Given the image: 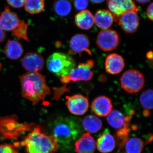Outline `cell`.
Segmentation results:
<instances>
[{
  "mask_svg": "<svg viewBox=\"0 0 153 153\" xmlns=\"http://www.w3.org/2000/svg\"><path fill=\"white\" fill-rule=\"evenodd\" d=\"M96 41L97 45L100 49L104 52H108L117 49L120 39L116 31L107 29L98 33Z\"/></svg>",
  "mask_w": 153,
  "mask_h": 153,
  "instance_id": "8",
  "label": "cell"
},
{
  "mask_svg": "<svg viewBox=\"0 0 153 153\" xmlns=\"http://www.w3.org/2000/svg\"><path fill=\"white\" fill-rule=\"evenodd\" d=\"M47 66L50 72L62 77L69 75L76 67V63L70 55L62 52H55L48 57Z\"/></svg>",
  "mask_w": 153,
  "mask_h": 153,
  "instance_id": "5",
  "label": "cell"
},
{
  "mask_svg": "<svg viewBox=\"0 0 153 153\" xmlns=\"http://www.w3.org/2000/svg\"><path fill=\"white\" fill-rule=\"evenodd\" d=\"M6 38V34L4 31L0 28V43L3 42Z\"/></svg>",
  "mask_w": 153,
  "mask_h": 153,
  "instance_id": "34",
  "label": "cell"
},
{
  "mask_svg": "<svg viewBox=\"0 0 153 153\" xmlns=\"http://www.w3.org/2000/svg\"><path fill=\"white\" fill-rule=\"evenodd\" d=\"M114 137L109 133H104L98 138L96 143L97 149L102 153L111 152L116 146Z\"/></svg>",
  "mask_w": 153,
  "mask_h": 153,
  "instance_id": "18",
  "label": "cell"
},
{
  "mask_svg": "<svg viewBox=\"0 0 153 153\" xmlns=\"http://www.w3.org/2000/svg\"><path fill=\"white\" fill-rule=\"evenodd\" d=\"M23 51L21 44L15 40H8L4 49L6 56L11 60L19 59L23 55Z\"/></svg>",
  "mask_w": 153,
  "mask_h": 153,
  "instance_id": "21",
  "label": "cell"
},
{
  "mask_svg": "<svg viewBox=\"0 0 153 153\" xmlns=\"http://www.w3.org/2000/svg\"><path fill=\"white\" fill-rule=\"evenodd\" d=\"M21 145L27 153H55L58 148L55 137L44 132L40 126L35 127Z\"/></svg>",
  "mask_w": 153,
  "mask_h": 153,
  "instance_id": "2",
  "label": "cell"
},
{
  "mask_svg": "<svg viewBox=\"0 0 153 153\" xmlns=\"http://www.w3.org/2000/svg\"><path fill=\"white\" fill-rule=\"evenodd\" d=\"M51 127L58 145L63 148L71 146L81 133L78 123L70 117H59L52 123Z\"/></svg>",
  "mask_w": 153,
  "mask_h": 153,
  "instance_id": "3",
  "label": "cell"
},
{
  "mask_svg": "<svg viewBox=\"0 0 153 153\" xmlns=\"http://www.w3.org/2000/svg\"><path fill=\"white\" fill-rule=\"evenodd\" d=\"M120 83L124 90L128 93H135L144 87L145 79L141 72L136 69H129L121 77Z\"/></svg>",
  "mask_w": 153,
  "mask_h": 153,
  "instance_id": "6",
  "label": "cell"
},
{
  "mask_svg": "<svg viewBox=\"0 0 153 153\" xmlns=\"http://www.w3.org/2000/svg\"><path fill=\"white\" fill-rule=\"evenodd\" d=\"M55 13L60 16H66L71 10V3L68 0H55L53 4Z\"/></svg>",
  "mask_w": 153,
  "mask_h": 153,
  "instance_id": "26",
  "label": "cell"
},
{
  "mask_svg": "<svg viewBox=\"0 0 153 153\" xmlns=\"http://www.w3.org/2000/svg\"><path fill=\"white\" fill-rule=\"evenodd\" d=\"M23 97L36 105L51 93L45 76L38 73H28L19 76Z\"/></svg>",
  "mask_w": 153,
  "mask_h": 153,
  "instance_id": "1",
  "label": "cell"
},
{
  "mask_svg": "<svg viewBox=\"0 0 153 153\" xmlns=\"http://www.w3.org/2000/svg\"><path fill=\"white\" fill-rule=\"evenodd\" d=\"M0 153H19L18 149L11 144L0 145Z\"/></svg>",
  "mask_w": 153,
  "mask_h": 153,
  "instance_id": "30",
  "label": "cell"
},
{
  "mask_svg": "<svg viewBox=\"0 0 153 153\" xmlns=\"http://www.w3.org/2000/svg\"><path fill=\"white\" fill-rule=\"evenodd\" d=\"M112 108L111 100L105 96L97 97L91 105L93 112L99 117H106L112 111Z\"/></svg>",
  "mask_w": 153,
  "mask_h": 153,
  "instance_id": "14",
  "label": "cell"
},
{
  "mask_svg": "<svg viewBox=\"0 0 153 153\" xmlns=\"http://www.w3.org/2000/svg\"><path fill=\"white\" fill-rule=\"evenodd\" d=\"M74 20L76 26L83 30H89L94 23V16L88 10L80 11L75 16Z\"/></svg>",
  "mask_w": 153,
  "mask_h": 153,
  "instance_id": "20",
  "label": "cell"
},
{
  "mask_svg": "<svg viewBox=\"0 0 153 153\" xmlns=\"http://www.w3.org/2000/svg\"><path fill=\"white\" fill-rule=\"evenodd\" d=\"M128 116L125 117L120 111L117 110H112L107 116V121L114 128L119 129L123 127L126 124Z\"/></svg>",
  "mask_w": 153,
  "mask_h": 153,
  "instance_id": "24",
  "label": "cell"
},
{
  "mask_svg": "<svg viewBox=\"0 0 153 153\" xmlns=\"http://www.w3.org/2000/svg\"><path fill=\"white\" fill-rule=\"evenodd\" d=\"M107 5L115 21L122 14L130 11H139L134 0H107Z\"/></svg>",
  "mask_w": 153,
  "mask_h": 153,
  "instance_id": "9",
  "label": "cell"
},
{
  "mask_svg": "<svg viewBox=\"0 0 153 153\" xmlns=\"http://www.w3.org/2000/svg\"><path fill=\"white\" fill-rule=\"evenodd\" d=\"M90 1L92 2L95 3V4H100V3L103 2L105 0H90Z\"/></svg>",
  "mask_w": 153,
  "mask_h": 153,
  "instance_id": "36",
  "label": "cell"
},
{
  "mask_svg": "<svg viewBox=\"0 0 153 153\" xmlns=\"http://www.w3.org/2000/svg\"><path fill=\"white\" fill-rule=\"evenodd\" d=\"M94 19L96 26L104 30L110 27L114 21L111 13L105 10H98L96 13Z\"/></svg>",
  "mask_w": 153,
  "mask_h": 153,
  "instance_id": "19",
  "label": "cell"
},
{
  "mask_svg": "<svg viewBox=\"0 0 153 153\" xmlns=\"http://www.w3.org/2000/svg\"><path fill=\"white\" fill-rule=\"evenodd\" d=\"M71 53H78L80 55L83 52H86L91 55L89 48L90 41L86 35L82 34H76L71 38L69 42Z\"/></svg>",
  "mask_w": 153,
  "mask_h": 153,
  "instance_id": "15",
  "label": "cell"
},
{
  "mask_svg": "<svg viewBox=\"0 0 153 153\" xmlns=\"http://www.w3.org/2000/svg\"><path fill=\"white\" fill-rule=\"evenodd\" d=\"M74 146L76 153H94L96 143L91 135L86 133L75 142Z\"/></svg>",
  "mask_w": 153,
  "mask_h": 153,
  "instance_id": "16",
  "label": "cell"
},
{
  "mask_svg": "<svg viewBox=\"0 0 153 153\" xmlns=\"http://www.w3.org/2000/svg\"><path fill=\"white\" fill-rule=\"evenodd\" d=\"M140 102L145 110L153 109V91L148 89L144 91L140 97Z\"/></svg>",
  "mask_w": 153,
  "mask_h": 153,
  "instance_id": "28",
  "label": "cell"
},
{
  "mask_svg": "<svg viewBox=\"0 0 153 153\" xmlns=\"http://www.w3.org/2000/svg\"><path fill=\"white\" fill-rule=\"evenodd\" d=\"M131 117L128 116L126 124L122 128L119 129L115 134L116 143L117 144L118 149L120 151L125 148L126 143L127 142L129 136L130 129L129 128Z\"/></svg>",
  "mask_w": 153,
  "mask_h": 153,
  "instance_id": "23",
  "label": "cell"
},
{
  "mask_svg": "<svg viewBox=\"0 0 153 153\" xmlns=\"http://www.w3.org/2000/svg\"><path fill=\"white\" fill-rule=\"evenodd\" d=\"M29 23H26L24 20H22L19 23V26L15 30H13L12 35L14 37L22 39L26 41H29L27 36V31Z\"/></svg>",
  "mask_w": 153,
  "mask_h": 153,
  "instance_id": "29",
  "label": "cell"
},
{
  "mask_svg": "<svg viewBox=\"0 0 153 153\" xmlns=\"http://www.w3.org/2000/svg\"><path fill=\"white\" fill-rule=\"evenodd\" d=\"M137 2L140 4H146L150 0H136Z\"/></svg>",
  "mask_w": 153,
  "mask_h": 153,
  "instance_id": "37",
  "label": "cell"
},
{
  "mask_svg": "<svg viewBox=\"0 0 153 153\" xmlns=\"http://www.w3.org/2000/svg\"><path fill=\"white\" fill-rule=\"evenodd\" d=\"M66 105L72 114L80 116L87 112L89 107V101L86 97L80 94L66 97Z\"/></svg>",
  "mask_w": 153,
  "mask_h": 153,
  "instance_id": "10",
  "label": "cell"
},
{
  "mask_svg": "<svg viewBox=\"0 0 153 153\" xmlns=\"http://www.w3.org/2000/svg\"><path fill=\"white\" fill-rule=\"evenodd\" d=\"M22 66L29 73H36L42 70L44 60L42 55L36 52H29L24 56L22 61Z\"/></svg>",
  "mask_w": 153,
  "mask_h": 153,
  "instance_id": "12",
  "label": "cell"
},
{
  "mask_svg": "<svg viewBox=\"0 0 153 153\" xmlns=\"http://www.w3.org/2000/svg\"><path fill=\"white\" fill-rule=\"evenodd\" d=\"M146 144V143L140 138H131L128 140L125 146L126 152L141 153Z\"/></svg>",
  "mask_w": 153,
  "mask_h": 153,
  "instance_id": "25",
  "label": "cell"
},
{
  "mask_svg": "<svg viewBox=\"0 0 153 153\" xmlns=\"http://www.w3.org/2000/svg\"><path fill=\"white\" fill-rule=\"evenodd\" d=\"M153 3H151L148 6L146 11L147 16L148 18L151 21H153Z\"/></svg>",
  "mask_w": 153,
  "mask_h": 153,
  "instance_id": "33",
  "label": "cell"
},
{
  "mask_svg": "<svg viewBox=\"0 0 153 153\" xmlns=\"http://www.w3.org/2000/svg\"><path fill=\"white\" fill-rule=\"evenodd\" d=\"M74 6L77 11L84 10L88 5V0H74Z\"/></svg>",
  "mask_w": 153,
  "mask_h": 153,
  "instance_id": "31",
  "label": "cell"
},
{
  "mask_svg": "<svg viewBox=\"0 0 153 153\" xmlns=\"http://www.w3.org/2000/svg\"><path fill=\"white\" fill-rule=\"evenodd\" d=\"M146 57L149 60L152 59L153 58V52L152 51H150L148 52L146 54Z\"/></svg>",
  "mask_w": 153,
  "mask_h": 153,
  "instance_id": "35",
  "label": "cell"
},
{
  "mask_svg": "<svg viewBox=\"0 0 153 153\" xmlns=\"http://www.w3.org/2000/svg\"><path fill=\"white\" fill-rule=\"evenodd\" d=\"M105 66L108 73L111 74H118L124 68V60L120 55L112 53L106 57Z\"/></svg>",
  "mask_w": 153,
  "mask_h": 153,
  "instance_id": "17",
  "label": "cell"
},
{
  "mask_svg": "<svg viewBox=\"0 0 153 153\" xmlns=\"http://www.w3.org/2000/svg\"><path fill=\"white\" fill-rule=\"evenodd\" d=\"M8 4L15 8H20L25 5L26 0H7Z\"/></svg>",
  "mask_w": 153,
  "mask_h": 153,
  "instance_id": "32",
  "label": "cell"
},
{
  "mask_svg": "<svg viewBox=\"0 0 153 153\" xmlns=\"http://www.w3.org/2000/svg\"><path fill=\"white\" fill-rule=\"evenodd\" d=\"M20 22L18 15L12 12L8 6L0 13V28L6 31H13L19 26Z\"/></svg>",
  "mask_w": 153,
  "mask_h": 153,
  "instance_id": "13",
  "label": "cell"
},
{
  "mask_svg": "<svg viewBox=\"0 0 153 153\" xmlns=\"http://www.w3.org/2000/svg\"><path fill=\"white\" fill-rule=\"evenodd\" d=\"M34 125L20 123L15 115L0 117V140L16 139L32 129Z\"/></svg>",
  "mask_w": 153,
  "mask_h": 153,
  "instance_id": "4",
  "label": "cell"
},
{
  "mask_svg": "<svg viewBox=\"0 0 153 153\" xmlns=\"http://www.w3.org/2000/svg\"><path fill=\"white\" fill-rule=\"evenodd\" d=\"M25 5V10L32 15L40 13L45 7L44 0H26Z\"/></svg>",
  "mask_w": 153,
  "mask_h": 153,
  "instance_id": "27",
  "label": "cell"
},
{
  "mask_svg": "<svg viewBox=\"0 0 153 153\" xmlns=\"http://www.w3.org/2000/svg\"><path fill=\"white\" fill-rule=\"evenodd\" d=\"M94 61L89 60L85 63H80L71 71L68 76L60 77V80L63 83L71 82L87 81L93 77L92 69L94 66Z\"/></svg>",
  "mask_w": 153,
  "mask_h": 153,
  "instance_id": "7",
  "label": "cell"
},
{
  "mask_svg": "<svg viewBox=\"0 0 153 153\" xmlns=\"http://www.w3.org/2000/svg\"><path fill=\"white\" fill-rule=\"evenodd\" d=\"M83 128L88 133H96L101 130L102 123L97 117L94 115H88L85 116L82 121Z\"/></svg>",
  "mask_w": 153,
  "mask_h": 153,
  "instance_id": "22",
  "label": "cell"
},
{
  "mask_svg": "<svg viewBox=\"0 0 153 153\" xmlns=\"http://www.w3.org/2000/svg\"><path fill=\"white\" fill-rule=\"evenodd\" d=\"M115 22H118L125 33L132 34L136 32L140 25V19L137 12L130 11L121 15Z\"/></svg>",
  "mask_w": 153,
  "mask_h": 153,
  "instance_id": "11",
  "label": "cell"
}]
</instances>
